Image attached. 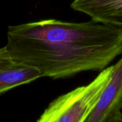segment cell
Returning <instances> with one entry per match:
<instances>
[{
	"mask_svg": "<svg viewBox=\"0 0 122 122\" xmlns=\"http://www.w3.org/2000/svg\"><path fill=\"white\" fill-rule=\"evenodd\" d=\"M71 7L94 21L122 29V0H74Z\"/></svg>",
	"mask_w": 122,
	"mask_h": 122,
	"instance_id": "4",
	"label": "cell"
},
{
	"mask_svg": "<svg viewBox=\"0 0 122 122\" xmlns=\"http://www.w3.org/2000/svg\"><path fill=\"white\" fill-rule=\"evenodd\" d=\"M122 109V56L113 65L112 77L84 122H104Z\"/></svg>",
	"mask_w": 122,
	"mask_h": 122,
	"instance_id": "3",
	"label": "cell"
},
{
	"mask_svg": "<svg viewBox=\"0 0 122 122\" xmlns=\"http://www.w3.org/2000/svg\"><path fill=\"white\" fill-rule=\"evenodd\" d=\"M104 122H122V112L118 111L110 117H109Z\"/></svg>",
	"mask_w": 122,
	"mask_h": 122,
	"instance_id": "7",
	"label": "cell"
},
{
	"mask_svg": "<svg viewBox=\"0 0 122 122\" xmlns=\"http://www.w3.org/2000/svg\"><path fill=\"white\" fill-rule=\"evenodd\" d=\"M41 77V73L36 68L12 61L0 68V94Z\"/></svg>",
	"mask_w": 122,
	"mask_h": 122,
	"instance_id": "5",
	"label": "cell"
},
{
	"mask_svg": "<svg viewBox=\"0 0 122 122\" xmlns=\"http://www.w3.org/2000/svg\"><path fill=\"white\" fill-rule=\"evenodd\" d=\"M112 72L113 65L107 67L89 84L58 97L37 122H84L109 81Z\"/></svg>",
	"mask_w": 122,
	"mask_h": 122,
	"instance_id": "2",
	"label": "cell"
},
{
	"mask_svg": "<svg viewBox=\"0 0 122 122\" xmlns=\"http://www.w3.org/2000/svg\"><path fill=\"white\" fill-rule=\"evenodd\" d=\"M5 47L13 61L36 68L41 77L63 78L107 68L122 55V29L92 19H44L9 26Z\"/></svg>",
	"mask_w": 122,
	"mask_h": 122,
	"instance_id": "1",
	"label": "cell"
},
{
	"mask_svg": "<svg viewBox=\"0 0 122 122\" xmlns=\"http://www.w3.org/2000/svg\"><path fill=\"white\" fill-rule=\"evenodd\" d=\"M13 60H11L6 47L0 48V68L9 65Z\"/></svg>",
	"mask_w": 122,
	"mask_h": 122,
	"instance_id": "6",
	"label": "cell"
}]
</instances>
